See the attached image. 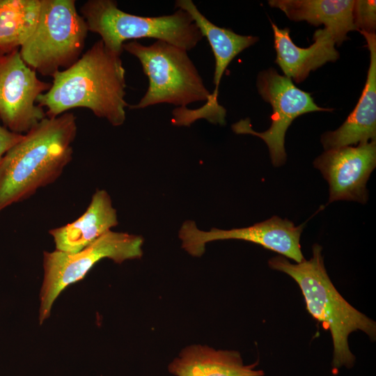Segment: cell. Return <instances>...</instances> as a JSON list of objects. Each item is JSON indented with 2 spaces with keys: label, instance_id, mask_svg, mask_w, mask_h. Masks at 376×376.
<instances>
[{
  "label": "cell",
  "instance_id": "cell-9",
  "mask_svg": "<svg viewBox=\"0 0 376 376\" xmlns=\"http://www.w3.org/2000/svg\"><path fill=\"white\" fill-rule=\"evenodd\" d=\"M50 86L25 63L19 49L0 52V118L4 127L22 134L44 119L46 113L36 103Z\"/></svg>",
  "mask_w": 376,
  "mask_h": 376
},
{
  "label": "cell",
  "instance_id": "cell-6",
  "mask_svg": "<svg viewBox=\"0 0 376 376\" xmlns=\"http://www.w3.org/2000/svg\"><path fill=\"white\" fill-rule=\"evenodd\" d=\"M88 31L74 0H42L36 27L19 54L33 70L52 77L80 58Z\"/></svg>",
  "mask_w": 376,
  "mask_h": 376
},
{
  "label": "cell",
  "instance_id": "cell-8",
  "mask_svg": "<svg viewBox=\"0 0 376 376\" xmlns=\"http://www.w3.org/2000/svg\"><path fill=\"white\" fill-rule=\"evenodd\" d=\"M256 86L261 97L272 107L270 127L265 132H256L250 120L246 118L231 127L236 134H251L262 139L268 147L272 164L280 166L286 161L285 136L292 122L306 113L330 111L333 109L317 105L311 93L297 88L291 79L279 75L274 68L258 74Z\"/></svg>",
  "mask_w": 376,
  "mask_h": 376
},
{
  "label": "cell",
  "instance_id": "cell-20",
  "mask_svg": "<svg viewBox=\"0 0 376 376\" xmlns=\"http://www.w3.org/2000/svg\"><path fill=\"white\" fill-rule=\"evenodd\" d=\"M24 135L10 132L0 125V162L6 152L19 142Z\"/></svg>",
  "mask_w": 376,
  "mask_h": 376
},
{
  "label": "cell",
  "instance_id": "cell-7",
  "mask_svg": "<svg viewBox=\"0 0 376 376\" xmlns=\"http://www.w3.org/2000/svg\"><path fill=\"white\" fill-rule=\"evenodd\" d=\"M143 238L140 235L111 230L75 253L44 251V277L40 292L39 322L51 313L60 293L68 285L82 279L100 260L109 258L120 264L143 256Z\"/></svg>",
  "mask_w": 376,
  "mask_h": 376
},
{
  "label": "cell",
  "instance_id": "cell-17",
  "mask_svg": "<svg viewBox=\"0 0 376 376\" xmlns=\"http://www.w3.org/2000/svg\"><path fill=\"white\" fill-rule=\"evenodd\" d=\"M354 0H269L268 4L282 10L292 21L324 25L340 45L347 33L356 31L353 22Z\"/></svg>",
  "mask_w": 376,
  "mask_h": 376
},
{
  "label": "cell",
  "instance_id": "cell-19",
  "mask_svg": "<svg viewBox=\"0 0 376 376\" xmlns=\"http://www.w3.org/2000/svg\"><path fill=\"white\" fill-rule=\"evenodd\" d=\"M352 15L356 31L375 33L376 1L375 0L354 1Z\"/></svg>",
  "mask_w": 376,
  "mask_h": 376
},
{
  "label": "cell",
  "instance_id": "cell-18",
  "mask_svg": "<svg viewBox=\"0 0 376 376\" xmlns=\"http://www.w3.org/2000/svg\"><path fill=\"white\" fill-rule=\"evenodd\" d=\"M42 0H0V52L19 49L34 31Z\"/></svg>",
  "mask_w": 376,
  "mask_h": 376
},
{
  "label": "cell",
  "instance_id": "cell-5",
  "mask_svg": "<svg viewBox=\"0 0 376 376\" xmlns=\"http://www.w3.org/2000/svg\"><path fill=\"white\" fill-rule=\"evenodd\" d=\"M123 49L139 60L149 81L145 95L137 104L129 105L130 109L162 103L185 108L209 99L211 93L185 49L162 40L148 46L132 40L125 42Z\"/></svg>",
  "mask_w": 376,
  "mask_h": 376
},
{
  "label": "cell",
  "instance_id": "cell-2",
  "mask_svg": "<svg viewBox=\"0 0 376 376\" xmlns=\"http://www.w3.org/2000/svg\"><path fill=\"white\" fill-rule=\"evenodd\" d=\"M76 117H45L10 148L0 162V212L54 182L72 158Z\"/></svg>",
  "mask_w": 376,
  "mask_h": 376
},
{
  "label": "cell",
  "instance_id": "cell-15",
  "mask_svg": "<svg viewBox=\"0 0 376 376\" xmlns=\"http://www.w3.org/2000/svg\"><path fill=\"white\" fill-rule=\"evenodd\" d=\"M118 224L116 210L112 206L109 194L104 189H97L81 217L66 225L51 229L49 233L53 237L56 251L75 253Z\"/></svg>",
  "mask_w": 376,
  "mask_h": 376
},
{
  "label": "cell",
  "instance_id": "cell-3",
  "mask_svg": "<svg viewBox=\"0 0 376 376\" xmlns=\"http://www.w3.org/2000/svg\"><path fill=\"white\" fill-rule=\"evenodd\" d=\"M322 248L313 246L312 256L295 264L282 256L272 258L269 267L291 276L299 286L308 312L330 331L334 347L332 367L352 368L355 357L348 345V336L360 330L372 340L376 338V323L350 304L338 292L324 264Z\"/></svg>",
  "mask_w": 376,
  "mask_h": 376
},
{
  "label": "cell",
  "instance_id": "cell-1",
  "mask_svg": "<svg viewBox=\"0 0 376 376\" xmlns=\"http://www.w3.org/2000/svg\"><path fill=\"white\" fill-rule=\"evenodd\" d=\"M125 70L120 56L97 41L69 68L56 72L49 89L40 95L38 105L54 118L78 107L90 109L113 126L126 118Z\"/></svg>",
  "mask_w": 376,
  "mask_h": 376
},
{
  "label": "cell",
  "instance_id": "cell-4",
  "mask_svg": "<svg viewBox=\"0 0 376 376\" xmlns=\"http://www.w3.org/2000/svg\"><path fill=\"white\" fill-rule=\"evenodd\" d=\"M80 10L88 31L99 34L105 47L119 56L129 40L152 38L189 51L203 38L191 16L181 9L168 15L141 17L121 10L116 1L89 0Z\"/></svg>",
  "mask_w": 376,
  "mask_h": 376
},
{
  "label": "cell",
  "instance_id": "cell-11",
  "mask_svg": "<svg viewBox=\"0 0 376 376\" xmlns=\"http://www.w3.org/2000/svg\"><path fill=\"white\" fill-rule=\"evenodd\" d=\"M313 165L329 184V203L344 200L365 204L366 184L376 166V142L327 150Z\"/></svg>",
  "mask_w": 376,
  "mask_h": 376
},
{
  "label": "cell",
  "instance_id": "cell-13",
  "mask_svg": "<svg viewBox=\"0 0 376 376\" xmlns=\"http://www.w3.org/2000/svg\"><path fill=\"white\" fill-rule=\"evenodd\" d=\"M370 52V64L361 95L345 122L336 130L324 133L321 143L329 150L365 143L376 139V35L360 32Z\"/></svg>",
  "mask_w": 376,
  "mask_h": 376
},
{
  "label": "cell",
  "instance_id": "cell-16",
  "mask_svg": "<svg viewBox=\"0 0 376 376\" xmlns=\"http://www.w3.org/2000/svg\"><path fill=\"white\" fill-rule=\"evenodd\" d=\"M258 364L245 365L235 350L192 345L183 349L168 369L176 376H264L263 370L256 369Z\"/></svg>",
  "mask_w": 376,
  "mask_h": 376
},
{
  "label": "cell",
  "instance_id": "cell-14",
  "mask_svg": "<svg viewBox=\"0 0 376 376\" xmlns=\"http://www.w3.org/2000/svg\"><path fill=\"white\" fill-rule=\"evenodd\" d=\"M270 22L276 52L275 62L285 76L292 81L300 83L304 81L311 71L339 58L334 39L326 29H318L313 35V43L304 48L293 42L289 29H280L272 21Z\"/></svg>",
  "mask_w": 376,
  "mask_h": 376
},
{
  "label": "cell",
  "instance_id": "cell-10",
  "mask_svg": "<svg viewBox=\"0 0 376 376\" xmlns=\"http://www.w3.org/2000/svg\"><path fill=\"white\" fill-rule=\"evenodd\" d=\"M303 226L277 216L253 226L222 230L212 228L209 231L198 229L194 221H185L178 233L182 247L189 254L201 257L207 243L215 240H240L259 244L283 256L301 263L304 259L300 245Z\"/></svg>",
  "mask_w": 376,
  "mask_h": 376
},
{
  "label": "cell",
  "instance_id": "cell-12",
  "mask_svg": "<svg viewBox=\"0 0 376 376\" xmlns=\"http://www.w3.org/2000/svg\"><path fill=\"white\" fill-rule=\"evenodd\" d=\"M175 6L187 12L191 16L203 37L205 36L208 40L215 59L213 79L214 89L205 104L188 111V119L194 123L204 118L212 124L224 125L226 110L219 104L217 100L221 79L233 58L257 42L258 38L239 35L230 29L217 26L201 13L191 0H178Z\"/></svg>",
  "mask_w": 376,
  "mask_h": 376
}]
</instances>
